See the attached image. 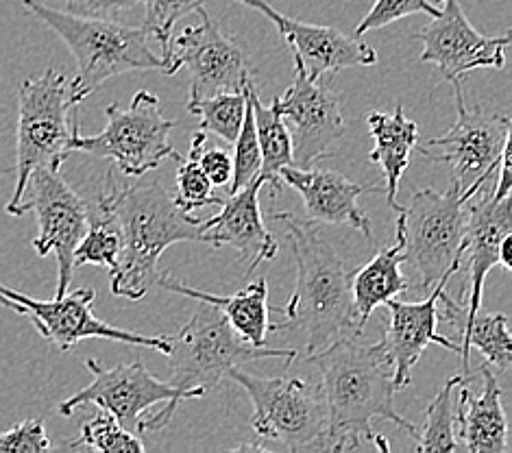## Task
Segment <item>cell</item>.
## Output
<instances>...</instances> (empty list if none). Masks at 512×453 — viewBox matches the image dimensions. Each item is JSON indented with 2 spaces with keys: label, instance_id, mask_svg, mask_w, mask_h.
I'll list each match as a JSON object with an SVG mask.
<instances>
[{
  "label": "cell",
  "instance_id": "obj_32",
  "mask_svg": "<svg viewBox=\"0 0 512 453\" xmlns=\"http://www.w3.org/2000/svg\"><path fill=\"white\" fill-rule=\"evenodd\" d=\"M245 94V118H242V127L238 131V138L234 142L236 153H234V173H231L229 181V194L238 192L240 188L249 186L251 181L260 177V166H262V155H260V144H258V133H255V118H253V105L251 99Z\"/></svg>",
  "mask_w": 512,
  "mask_h": 453
},
{
  "label": "cell",
  "instance_id": "obj_35",
  "mask_svg": "<svg viewBox=\"0 0 512 453\" xmlns=\"http://www.w3.org/2000/svg\"><path fill=\"white\" fill-rule=\"evenodd\" d=\"M438 11L441 9H438L432 0H375V5L371 7L369 14L358 22L353 35H356V38H362V35L384 29L388 24H393L401 18H408L412 14H425L434 18L438 16Z\"/></svg>",
  "mask_w": 512,
  "mask_h": 453
},
{
  "label": "cell",
  "instance_id": "obj_20",
  "mask_svg": "<svg viewBox=\"0 0 512 453\" xmlns=\"http://www.w3.org/2000/svg\"><path fill=\"white\" fill-rule=\"evenodd\" d=\"M262 179L258 177L249 186L231 192L221 203V212L207 218L201 223L203 244L210 247H223L229 244L231 249L238 251L240 260L247 262V277L262 262H271L279 251L275 236L264 227L262 210H260V190Z\"/></svg>",
  "mask_w": 512,
  "mask_h": 453
},
{
  "label": "cell",
  "instance_id": "obj_5",
  "mask_svg": "<svg viewBox=\"0 0 512 453\" xmlns=\"http://www.w3.org/2000/svg\"><path fill=\"white\" fill-rule=\"evenodd\" d=\"M70 79L55 68L40 77H29L18 88V131H16V188L7 203V214L20 203L27 179L35 168H62L72 155L70 138L79 125L72 114Z\"/></svg>",
  "mask_w": 512,
  "mask_h": 453
},
{
  "label": "cell",
  "instance_id": "obj_22",
  "mask_svg": "<svg viewBox=\"0 0 512 453\" xmlns=\"http://www.w3.org/2000/svg\"><path fill=\"white\" fill-rule=\"evenodd\" d=\"M484 390L475 397L460 386L456 399V436L469 453H508V419L502 403V388L489 364L480 366Z\"/></svg>",
  "mask_w": 512,
  "mask_h": 453
},
{
  "label": "cell",
  "instance_id": "obj_25",
  "mask_svg": "<svg viewBox=\"0 0 512 453\" xmlns=\"http://www.w3.org/2000/svg\"><path fill=\"white\" fill-rule=\"evenodd\" d=\"M401 264H404L401 240L395 238V244L384 247L367 266H362L360 271L351 275V301L360 334H364L371 314L380 305L397 299L410 288L408 279L401 273Z\"/></svg>",
  "mask_w": 512,
  "mask_h": 453
},
{
  "label": "cell",
  "instance_id": "obj_14",
  "mask_svg": "<svg viewBox=\"0 0 512 453\" xmlns=\"http://www.w3.org/2000/svg\"><path fill=\"white\" fill-rule=\"evenodd\" d=\"M203 22L186 27L173 38L164 59V75H175L181 68L190 75V99H210L223 92H242L253 77V66L242 48L229 40L218 22L201 7Z\"/></svg>",
  "mask_w": 512,
  "mask_h": 453
},
{
  "label": "cell",
  "instance_id": "obj_13",
  "mask_svg": "<svg viewBox=\"0 0 512 453\" xmlns=\"http://www.w3.org/2000/svg\"><path fill=\"white\" fill-rule=\"evenodd\" d=\"M94 303L96 290L92 288L68 290L53 301H40L0 284V305L27 316L40 336L53 342L62 353L88 338L125 342V345L155 349L164 355L170 351L168 336H142L138 332H129V329L107 325L94 314Z\"/></svg>",
  "mask_w": 512,
  "mask_h": 453
},
{
  "label": "cell",
  "instance_id": "obj_38",
  "mask_svg": "<svg viewBox=\"0 0 512 453\" xmlns=\"http://www.w3.org/2000/svg\"><path fill=\"white\" fill-rule=\"evenodd\" d=\"M142 0H66V11L81 18L116 20L123 11L133 9Z\"/></svg>",
  "mask_w": 512,
  "mask_h": 453
},
{
  "label": "cell",
  "instance_id": "obj_30",
  "mask_svg": "<svg viewBox=\"0 0 512 453\" xmlns=\"http://www.w3.org/2000/svg\"><path fill=\"white\" fill-rule=\"evenodd\" d=\"M188 112L199 116V131L212 133L225 144L234 146L242 127V118H245V94L223 92L210 96V99L188 101Z\"/></svg>",
  "mask_w": 512,
  "mask_h": 453
},
{
  "label": "cell",
  "instance_id": "obj_9",
  "mask_svg": "<svg viewBox=\"0 0 512 453\" xmlns=\"http://www.w3.org/2000/svg\"><path fill=\"white\" fill-rule=\"evenodd\" d=\"M227 377L249 395L251 427L258 438L290 451L329 449L327 406L319 386L297 377H258L238 366Z\"/></svg>",
  "mask_w": 512,
  "mask_h": 453
},
{
  "label": "cell",
  "instance_id": "obj_17",
  "mask_svg": "<svg viewBox=\"0 0 512 453\" xmlns=\"http://www.w3.org/2000/svg\"><path fill=\"white\" fill-rule=\"evenodd\" d=\"M512 234V203L510 194L502 199H495L493 194L475 203L469 210L465 240L460 251V268L458 271L469 273V284L462 290L467 297L465 303H456L441 292L443 301V318L451 325L456 321H465L475 312L482 310L484 281L495 266H499V244L506 236Z\"/></svg>",
  "mask_w": 512,
  "mask_h": 453
},
{
  "label": "cell",
  "instance_id": "obj_2",
  "mask_svg": "<svg viewBox=\"0 0 512 453\" xmlns=\"http://www.w3.org/2000/svg\"><path fill=\"white\" fill-rule=\"evenodd\" d=\"M99 199L118 220L123 249L109 271V292L131 301L144 299L157 284L160 257L177 242H203V220L190 216L157 181L118 186L107 177Z\"/></svg>",
  "mask_w": 512,
  "mask_h": 453
},
{
  "label": "cell",
  "instance_id": "obj_16",
  "mask_svg": "<svg viewBox=\"0 0 512 453\" xmlns=\"http://www.w3.org/2000/svg\"><path fill=\"white\" fill-rule=\"evenodd\" d=\"M295 68V81L282 99L275 101L284 120L292 125V166L312 168L345 136L347 125L338 96L329 85L332 75L310 79L301 66L295 64Z\"/></svg>",
  "mask_w": 512,
  "mask_h": 453
},
{
  "label": "cell",
  "instance_id": "obj_18",
  "mask_svg": "<svg viewBox=\"0 0 512 453\" xmlns=\"http://www.w3.org/2000/svg\"><path fill=\"white\" fill-rule=\"evenodd\" d=\"M234 3L260 11L271 20L295 55V64L301 66L310 79L336 75L345 68H369L377 64L373 46L345 35L340 29L288 18L268 5V0H234Z\"/></svg>",
  "mask_w": 512,
  "mask_h": 453
},
{
  "label": "cell",
  "instance_id": "obj_19",
  "mask_svg": "<svg viewBox=\"0 0 512 453\" xmlns=\"http://www.w3.org/2000/svg\"><path fill=\"white\" fill-rule=\"evenodd\" d=\"M454 275H445L434 286V292L423 301L404 303L399 299H390L386 305V332L384 349L393 360V384L395 390H404L412 382V369L421 360L423 351L432 342L460 355V347L443 334H438V297L447 288V281Z\"/></svg>",
  "mask_w": 512,
  "mask_h": 453
},
{
  "label": "cell",
  "instance_id": "obj_12",
  "mask_svg": "<svg viewBox=\"0 0 512 453\" xmlns=\"http://www.w3.org/2000/svg\"><path fill=\"white\" fill-rule=\"evenodd\" d=\"M33 212L40 234L31 244L35 253L57 257V295L70 290L75 277V249L90 223V205L62 177V168H35L24 186L22 199L9 216Z\"/></svg>",
  "mask_w": 512,
  "mask_h": 453
},
{
  "label": "cell",
  "instance_id": "obj_3",
  "mask_svg": "<svg viewBox=\"0 0 512 453\" xmlns=\"http://www.w3.org/2000/svg\"><path fill=\"white\" fill-rule=\"evenodd\" d=\"M284 225L297 266V286L286 305H273L284 318L268 329L306 336L308 353L321 351L343 336H362L351 301V275L338 251L319 236L310 220L290 212L275 214Z\"/></svg>",
  "mask_w": 512,
  "mask_h": 453
},
{
  "label": "cell",
  "instance_id": "obj_31",
  "mask_svg": "<svg viewBox=\"0 0 512 453\" xmlns=\"http://www.w3.org/2000/svg\"><path fill=\"white\" fill-rule=\"evenodd\" d=\"M70 449H92V451H123V453H140L144 451V443L133 436L125 425H120L112 414L101 412L94 419L83 423L81 434L68 445Z\"/></svg>",
  "mask_w": 512,
  "mask_h": 453
},
{
  "label": "cell",
  "instance_id": "obj_28",
  "mask_svg": "<svg viewBox=\"0 0 512 453\" xmlns=\"http://www.w3.org/2000/svg\"><path fill=\"white\" fill-rule=\"evenodd\" d=\"M469 382V375H456L447 379L441 393L425 408L423 430L417 432L419 451H458L456 436V390Z\"/></svg>",
  "mask_w": 512,
  "mask_h": 453
},
{
  "label": "cell",
  "instance_id": "obj_23",
  "mask_svg": "<svg viewBox=\"0 0 512 453\" xmlns=\"http://www.w3.org/2000/svg\"><path fill=\"white\" fill-rule=\"evenodd\" d=\"M160 288H166L170 292H177L181 297H188L194 301H205L214 305V308L221 310L229 325L236 329V334L247 340L253 347H266V332H268V290H266V279L260 277L251 281L247 288H242L236 295L221 297L212 295V292H205L199 288H190L184 281L160 273L157 275V284Z\"/></svg>",
  "mask_w": 512,
  "mask_h": 453
},
{
  "label": "cell",
  "instance_id": "obj_15",
  "mask_svg": "<svg viewBox=\"0 0 512 453\" xmlns=\"http://www.w3.org/2000/svg\"><path fill=\"white\" fill-rule=\"evenodd\" d=\"M438 16L425 24L417 40L423 44L421 61L434 64L449 83L460 81L473 70L506 66L510 33L491 38L473 29L460 0H436Z\"/></svg>",
  "mask_w": 512,
  "mask_h": 453
},
{
  "label": "cell",
  "instance_id": "obj_4",
  "mask_svg": "<svg viewBox=\"0 0 512 453\" xmlns=\"http://www.w3.org/2000/svg\"><path fill=\"white\" fill-rule=\"evenodd\" d=\"M24 9L42 20L70 48L77 61V77L70 81L72 99L83 103L92 92L127 72L162 70V57L153 53L151 33L144 27H127L118 20H99L57 11L42 0H22Z\"/></svg>",
  "mask_w": 512,
  "mask_h": 453
},
{
  "label": "cell",
  "instance_id": "obj_1",
  "mask_svg": "<svg viewBox=\"0 0 512 453\" xmlns=\"http://www.w3.org/2000/svg\"><path fill=\"white\" fill-rule=\"evenodd\" d=\"M321 375V393L327 406L329 451L358 449L371 443L388 451V443L373 432L375 419L395 423L410 436L419 427L395 410L393 360L384 342L364 345L360 336H343L306 358Z\"/></svg>",
  "mask_w": 512,
  "mask_h": 453
},
{
  "label": "cell",
  "instance_id": "obj_21",
  "mask_svg": "<svg viewBox=\"0 0 512 453\" xmlns=\"http://www.w3.org/2000/svg\"><path fill=\"white\" fill-rule=\"evenodd\" d=\"M279 179L290 186L306 205V214L312 225H351L367 240H373L369 216L362 212L358 199L371 188L349 181L345 175L321 168L286 166Z\"/></svg>",
  "mask_w": 512,
  "mask_h": 453
},
{
  "label": "cell",
  "instance_id": "obj_24",
  "mask_svg": "<svg viewBox=\"0 0 512 453\" xmlns=\"http://www.w3.org/2000/svg\"><path fill=\"white\" fill-rule=\"evenodd\" d=\"M367 122L371 138L375 142L373 151L369 153V162L382 168V175L386 179V186L382 188L386 194V201L393 210L399 212V181L410 166V155L414 151V146L419 144V127L417 122L406 118L404 107L401 105L395 107L393 114L371 112Z\"/></svg>",
  "mask_w": 512,
  "mask_h": 453
},
{
  "label": "cell",
  "instance_id": "obj_6",
  "mask_svg": "<svg viewBox=\"0 0 512 453\" xmlns=\"http://www.w3.org/2000/svg\"><path fill=\"white\" fill-rule=\"evenodd\" d=\"M92 384L59 403V414L72 416L83 406L109 412L120 425H138V432H160L179 408L181 401L201 399L205 390H179L153 377L142 362L103 366L99 360H85Z\"/></svg>",
  "mask_w": 512,
  "mask_h": 453
},
{
  "label": "cell",
  "instance_id": "obj_39",
  "mask_svg": "<svg viewBox=\"0 0 512 453\" xmlns=\"http://www.w3.org/2000/svg\"><path fill=\"white\" fill-rule=\"evenodd\" d=\"M510 249H512V234L506 236V238L502 240V244H499V266L506 268V271H510V268H512Z\"/></svg>",
  "mask_w": 512,
  "mask_h": 453
},
{
  "label": "cell",
  "instance_id": "obj_34",
  "mask_svg": "<svg viewBox=\"0 0 512 453\" xmlns=\"http://www.w3.org/2000/svg\"><path fill=\"white\" fill-rule=\"evenodd\" d=\"M173 197L181 210L188 214L194 210H203V207L223 203V199L214 194L212 181L207 179L197 159L192 157H188L186 162L179 164L177 168V192Z\"/></svg>",
  "mask_w": 512,
  "mask_h": 453
},
{
  "label": "cell",
  "instance_id": "obj_7",
  "mask_svg": "<svg viewBox=\"0 0 512 453\" xmlns=\"http://www.w3.org/2000/svg\"><path fill=\"white\" fill-rule=\"evenodd\" d=\"M458 183L451 179L445 192L417 190L410 205L401 207L395 238L401 257L419 275V288H434L445 275H456L465 240L469 210Z\"/></svg>",
  "mask_w": 512,
  "mask_h": 453
},
{
  "label": "cell",
  "instance_id": "obj_26",
  "mask_svg": "<svg viewBox=\"0 0 512 453\" xmlns=\"http://www.w3.org/2000/svg\"><path fill=\"white\" fill-rule=\"evenodd\" d=\"M245 92L253 105V118H255V133H258L262 166H260V179L262 186H271L273 197H277L282 190V179L279 173L282 168L292 166V138L288 122L279 112L277 101L273 99L268 105L262 103L258 88H255L253 79L247 81Z\"/></svg>",
  "mask_w": 512,
  "mask_h": 453
},
{
  "label": "cell",
  "instance_id": "obj_11",
  "mask_svg": "<svg viewBox=\"0 0 512 453\" xmlns=\"http://www.w3.org/2000/svg\"><path fill=\"white\" fill-rule=\"evenodd\" d=\"M458 120L447 133L417 144L425 159L451 168V179L458 183L462 199L471 201L497 173L499 159L510 144L512 122L495 109L478 105L469 109L460 90V81H454Z\"/></svg>",
  "mask_w": 512,
  "mask_h": 453
},
{
  "label": "cell",
  "instance_id": "obj_10",
  "mask_svg": "<svg viewBox=\"0 0 512 453\" xmlns=\"http://www.w3.org/2000/svg\"><path fill=\"white\" fill-rule=\"evenodd\" d=\"M107 125L96 136H83L77 125L70 138V153H88L112 159L127 177H142L160 166L166 157H179L170 144L175 120H166L162 103L153 92L140 90L129 107L107 105Z\"/></svg>",
  "mask_w": 512,
  "mask_h": 453
},
{
  "label": "cell",
  "instance_id": "obj_27",
  "mask_svg": "<svg viewBox=\"0 0 512 453\" xmlns=\"http://www.w3.org/2000/svg\"><path fill=\"white\" fill-rule=\"evenodd\" d=\"M460 336V358H462V375L469 373L471 351H480L484 355V364L491 369L506 373L512 364V340L508 329L506 314L482 312L478 310L465 321L451 323Z\"/></svg>",
  "mask_w": 512,
  "mask_h": 453
},
{
  "label": "cell",
  "instance_id": "obj_37",
  "mask_svg": "<svg viewBox=\"0 0 512 453\" xmlns=\"http://www.w3.org/2000/svg\"><path fill=\"white\" fill-rule=\"evenodd\" d=\"M51 447L40 419H27L0 432V453H42Z\"/></svg>",
  "mask_w": 512,
  "mask_h": 453
},
{
  "label": "cell",
  "instance_id": "obj_36",
  "mask_svg": "<svg viewBox=\"0 0 512 453\" xmlns=\"http://www.w3.org/2000/svg\"><path fill=\"white\" fill-rule=\"evenodd\" d=\"M188 157L197 159L199 166L203 168V173L207 175V179L212 181L214 188L229 186L231 173H234V157H231L229 151L218 149V146L205 149V133L199 129L194 131V136H192Z\"/></svg>",
  "mask_w": 512,
  "mask_h": 453
},
{
  "label": "cell",
  "instance_id": "obj_8",
  "mask_svg": "<svg viewBox=\"0 0 512 453\" xmlns=\"http://www.w3.org/2000/svg\"><path fill=\"white\" fill-rule=\"evenodd\" d=\"M201 308L181 332L168 336L170 351L166 358L173 366L170 386L179 390H210L216 388L236 366L253 360H297V349L253 347L242 340L229 325L225 314L214 305L199 301Z\"/></svg>",
  "mask_w": 512,
  "mask_h": 453
},
{
  "label": "cell",
  "instance_id": "obj_33",
  "mask_svg": "<svg viewBox=\"0 0 512 453\" xmlns=\"http://www.w3.org/2000/svg\"><path fill=\"white\" fill-rule=\"evenodd\" d=\"M142 3L146 7L144 29L160 44L164 61L170 42L175 38V24L179 22V18L201 9L207 0H142Z\"/></svg>",
  "mask_w": 512,
  "mask_h": 453
},
{
  "label": "cell",
  "instance_id": "obj_29",
  "mask_svg": "<svg viewBox=\"0 0 512 453\" xmlns=\"http://www.w3.org/2000/svg\"><path fill=\"white\" fill-rule=\"evenodd\" d=\"M120 249H123V236L118 220L101 199H96L94 210H90L88 229L75 249V268L105 266L107 271H112Z\"/></svg>",
  "mask_w": 512,
  "mask_h": 453
}]
</instances>
